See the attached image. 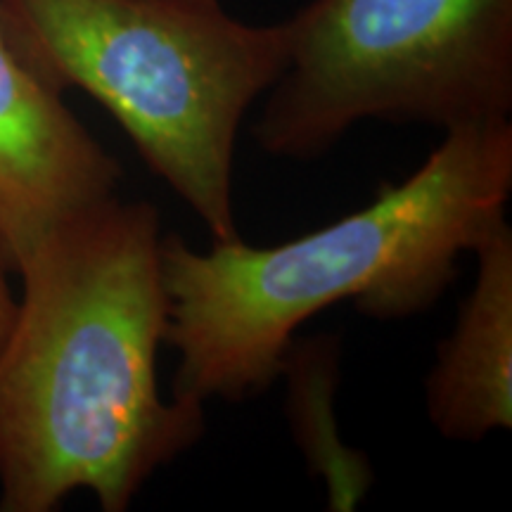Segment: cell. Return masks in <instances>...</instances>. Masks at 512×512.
Returning a JSON list of instances; mask_svg holds the SVG:
<instances>
[{"instance_id": "obj_1", "label": "cell", "mask_w": 512, "mask_h": 512, "mask_svg": "<svg viewBox=\"0 0 512 512\" xmlns=\"http://www.w3.org/2000/svg\"><path fill=\"white\" fill-rule=\"evenodd\" d=\"M162 223L107 197L36 245L0 347V512H53L91 491L128 510L159 467L200 441L204 406L164 399Z\"/></svg>"}, {"instance_id": "obj_2", "label": "cell", "mask_w": 512, "mask_h": 512, "mask_svg": "<svg viewBox=\"0 0 512 512\" xmlns=\"http://www.w3.org/2000/svg\"><path fill=\"white\" fill-rule=\"evenodd\" d=\"M512 192V124L448 131L415 174L382 185L366 209L275 247L214 242L197 252L162 235L164 344L176 349L171 396L245 401L285 370L306 320L339 302L401 320L427 311L458 256L498 223Z\"/></svg>"}, {"instance_id": "obj_3", "label": "cell", "mask_w": 512, "mask_h": 512, "mask_svg": "<svg viewBox=\"0 0 512 512\" xmlns=\"http://www.w3.org/2000/svg\"><path fill=\"white\" fill-rule=\"evenodd\" d=\"M57 86L105 107L214 242L238 240L233 164L242 119L287 62L285 22L256 27L221 0H0Z\"/></svg>"}, {"instance_id": "obj_4", "label": "cell", "mask_w": 512, "mask_h": 512, "mask_svg": "<svg viewBox=\"0 0 512 512\" xmlns=\"http://www.w3.org/2000/svg\"><path fill=\"white\" fill-rule=\"evenodd\" d=\"M252 128L273 157L316 159L363 119L510 121L512 0H311Z\"/></svg>"}, {"instance_id": "obj_5", "label": "cell", "mask_w": 512, "mask_h": 512, "mask_svg": "<svg viewBox=\"0 0 512 512\" xmlns=\"http://www.w3.org/2000/svg\"><path fill=\"white\" fill-rule=\"evenodd\" d=\"M121 166L64 105L0 8V249L17 273L46 235L117 195Z\"/></svg>"}, {"instance_id": "obj_6", "label": "cell", "mask_w": 512, "mask_h": 512, "mask_svg": "<svg viewBox=\"0 0 512 512\" xmlns=\"http://www.w3.org/2000/svg\"><path fill=\"white\" fill-rule=\"evenodd\" d=\"M477 280L427 375V413L441 437L479 441L512 427V230L475 247Z\"/></svg>"}, {"instance_id": "obj_7", "label": "cell", "mask_w": 512, "mask_h": 512, "mask_svg": "<svg viewBox=\"0 0 512 512\" xmlns=\"http://www.w3.org/2000/svg\"><path fill=\"white\" fill-rule=\"evenodd\" d=\"M8 273L10 266L8 261H5L3 249H0V347H3V342L8 339L17 313V299L8 285Z\"/></svg>"}]
</instances>
